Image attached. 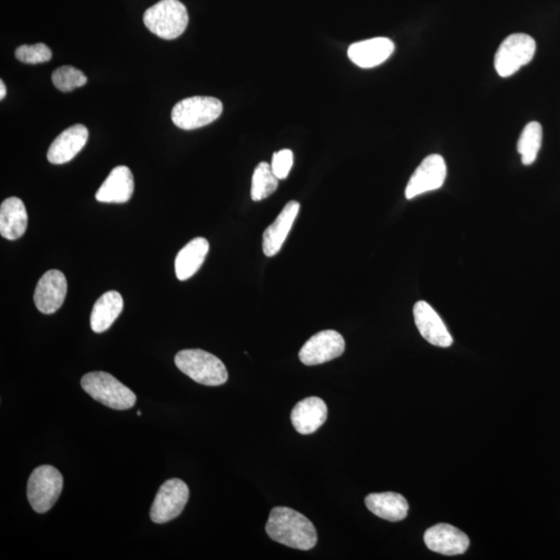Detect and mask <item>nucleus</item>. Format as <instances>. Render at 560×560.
I'll return each instance as SVG.
<instances>
[{"instance_id":"obj_1","label":"nucleus","mask_w":560,"mask_h":560,"mask_svg":"<svg viewBox=\"0 0 560 560\" xmlns=\"http://www.w3.org/2000/svg\"><path fill=\"white\" fill-rule=\"evenodd\" d=\"M266 532L273 541L298 550H311L318 542L314 524L289 507H274L269 515Z\"/></svg>"},{"instance_id":"obj_2","label":"nucleus","mask_w":560,"mask_h":560,"mask_svg":"<svg viewBox=\"0 0 560 560\" xmlns=\"http://www.w3.org/2000/svg\"><path fill=\"white\" fill-rule=\"evenodd\" d=\"M175 364L189 378L206 386H220L228 379V373L223 362L215 355L188 349L176 355Z\"/></svg>"},{"instance_id":"obj_3","label":"nucleus","mask_w":560,"mask_h":560,"mask_svg":"<svg viewBox=\"0 0 560 560\" xmlns=\"http://www.w3.org/2000/svg\"><path fill=\"white\" fill-rule=\"evenodd\" d=\"M83 391L97 401L115 410H127L136 403V395L114 375L91 372L82 379Z\"/></svg>"},{"instance_id":"obj_4","label":"nucleus","mask_w":560,"mask_h":560,"mask_svg":"<svg viewBox=\"0 0 560 560\" xmlns=\"http://www.w3.org/2000/svg\"><path fill=\"white\" fill-rule=\"evenodd\" d=\"M189 16L179 0H161L143 15V23L151 32L164 39H175L186 30Z\"/></svg>"},{"instance_id":"obj_5","label":"nucleus","mask_w":560,"mask_h":560,"mask_svg":"<svg viewBox=\"0 0 560 560\" xmlns=\"http://www.w3.org/2000/svg\"><path fill=\"white\" fill-rule=\"evenodd\" d=\"M223 110L219 99L195 96L177 102L171 111V120L183 130L199 129L213 123Z\"/></svg>"},{"instance_id":"obj_6","label":"nucleus","mask_w":560,"mask_h":560,"mask_svg":"<svg viewBox=\"0 0 560 560\" xmlns=\"http://www.w3.org/2000/svg\"><path fill=\"white\" fill-rule=\"evenodd\" d=\"M64 487L62 473L50 465L32 471L28 483V499L35 512L44 513L56 504Z\"/></svg>"},{"instance_id":"obj_7","label":"nucleus","mask_w":560,"mask_h":560,"mask_svg":"<svg viewBox=\"0 0 560 560\" xmlns=\"http://www.w3.org/2000/svg\"><path fill=\"white\" fill-rule=\"evenodd\" d=\"M535 39L525 34H513L505 38L495 55L494 65L499 76L510 77L530 64L535 56Z\"/></svg>"},{"instance_id":"obj_8","label":"nucleus","mask_w":560,"mask_h":560,"mask_svg":"<svg viewBox=\"0 0 560 560\" xmlns=\"http://www.w3.org/2000/svg\"><path fill=\"white\" fill-rule=\"evenodd\" d=\"M189 499V487L179 478L167 480L158 491L150 516L151 521L164 524L179 517Z\"/></svg>"},{"instance_id":"obj_9","label":"nucleus","mask_w":560,"mask_h":560,"mask_svg":"<svg viewBox=\"0 0 560 560\" xmlns=\"http://www.w3.org/2000/svg\"><path fill=\"white\" fill-rule=\"evenodd\" d=\"M346 342L335 331H323L312 336L299 352V359L306 366H318L332 361L345 352Z\"/></svg>"},{"instance_id":"obj_10","label":"nucleus","mask_w":560,"mask_h":560,"mask_svg":"<svg viewBox=\"0 0 560 560\" xmlns=\"http://www.w3.org/2000/svg\"><path fill=\"white\" fill-rule=\"evenodd\" d=\"M446 175L444 158L437 154L427 156L410 177L405 191L406 199L412 200L420 194L443 187Z\"/></svg>"},{"instance_id":"obj_11","label":"nucleus","mask_w":560,"mask_h":560,"mask_svg":"<svg viewBox=\"0 0 560 560\" xmlns=\"http://www.w3.org/2000/svg\"><path fill=\"white\" fill-rule=\"evenodd\" d=\"M68 283L63 272L49 270L39 280L34 300L39 312L45 314H55L64 305L67 296Z\"/></svg>"},{"instance_id":"obj_12","label":"nucleus","mask_w":560,"mask_h":560,"mask_svg":"<svg viewBox=\"0 0 560 560\" xmlns=\"http://www.w3.org/2000/svg\"><path fill=\"white\" fill-rule=\"evenodd\" d=\"M415 324L423 338L430 344L447 348L452 345V336L435 309L426 301L415 303L413 307Z\"/></svg>"},{"instance_id":"obj_13","label":"nucleus","mask_w":560,"mask_h":560,"mask_svg":"<svg viewBox=\"0 0 560 560\" xmlns=\"http://www.w3.org/2000/svg\"><path fill=\"white\" fill-rule=\"evenodd\" d=\"M425 543L434 552L453 556L463 555L467 551L470 538L456 527L440 523L426 531Z\"/></svg>"},{"instance_id":"obj_14","label":"nucleus","mask_w":560,"mask_h":560,"mask_svg":"<svg viewBox=\"0 0 560 560\" xmlns=\"http://www.w3.org/2000/svg\"><path fill=\"white\" fill-rule=\"evenodd\" d=\"M89 141V130L77 124L59 134L48 150V161L52 164H65L81 151Z\"/></svg>"},{"instance_id":"obj_15","label":"nucleus","mask_w":560,"mask_h":560,"mask_svg":"<svg viewBox=\"0 0 560 560\" xmlns=\"http://www.w3.org/2000/svg\"><path fill=\"white\" fill-rule=\"evenodd\" d=\"M394 51V44L387 38H374L349 47L348 56L360 68L370 69L377 67L390 58Z\"/></svg>"},{"instance_id":"obj_16","label":"nucleus","mask_w":560,"mask_h":560,"mask_svg":"<svg viewBox=\"0 0 560 560\" xmlns=\"http://www.w3.org/2000/svg\"><path fill=\"white\" fill-rule=\"evenodd\" d=\"M300 205L298 202L291 201L278 216V219L263 235V250L267 256H274L280 252L294 221L297 219Z\"/></svg>"},{"instance_id":"obj_17","label":"nucleus","mask_w":560,"mask_h":560,"mask_svg":"<svg viewBox=\"0 0 560 560\" xmlns=\"http://www.w3.org/2000/svg\"><path fill=\"white\" fill-rule=\"evenodd\" d=\"M328 408L324 401L317 397L303 399L296 404L291 413L295 430L302 435L313 434L324 425Z\"/></svg>"},{"instance_id":"obj_18","label":"nucleus","mask_w":560,"mask_h":560,"mask_svg":"<svg viewBox=\"0 0 560 560\" xmlns=\"http://www.w3.org/2000/svg\"><path fill=\"white\" fill-rule=\"evenodd\" d=\"M134 191V177L130 168L116 167L97 191L96 200L100 202L125 203L130 201Z\"/></svg>"},{"instance_id":"obj_19","label":"nucleus","mask_w":560,"mask_h":560,"mask_svg":"<svg viewBox=\"0 0 560 560\" xmlns=\"http://www.w3.org/2000/svg\"><path fill=\"white\" fill-rule=\"evenodd\" d=\"M29 215L24 202L18 197H9L0 207V234L6 240L14 241L25 234Z\"/></svg>"},{"instance_id":"obj_20","label":"nucleus","mask_w":560,"mask_h":560,"mask_svg":"<svg viewBox=\"0 0 560 560\" xmlns=\"http://www.w3.org/2000/svg\"><path fill=\"white\" fill-rule=\"evenodd\" d=\"M365 503L374 515L391 522L401 521L409 510L406 498L394 492L370 494Z\"/></svg>"},{"instance_id":"obj_21","label":"nucleus","mask_w":560,"mask_h":560,"mask_svg":"<svg viewBox=\"0 0 560 560\" xmlns=\"http://www.w3.org/2000/svg\"><path fill=\"white\" fill-rule=\"evenodd\" d=\"M209 242L205 238H194L177 254L175 263L177 279L187 280L199 271L209 253Z\"/></svg>"},{"instance_id":"obj_22","label":"nucleus","mask_w":560,"mask_h":560,"mask_svg":"<svg viewBox=\"0 0 560 560\" xmlns=\"http://www.w3.org/2000/svg\"><path fill=\"white\" fill-rule=\"evenodd\" d=\"M124 300L116 291H109L97 300L90 314L91 331L102 333L114 324L123 312Z\"/></svg>"},{"instance_id":"obj_23","label":"nucleus","mask_w":560,"mask_h":560,"mask_svg":"<svg viewBox=\"0 0 560 560\" xmlns=\"http://www.w3.org/2000/svg\"><path fill=\"white\" fill-rule=\"evenodd\" d=\"M543 140V129L541 124L531 122L527 124L521 136L519 138L517 150L521 155L524 166H531L537 160Z\"/></svg>"},{"instance_id":"obj_24","label":"nucleus","mask_w":560,"mask_h":560,"mask_svg":"<svg viewBox=\"0 0 560 560\" xmlns=\"http://www.w3.org/2000/svg\"><path fill=\"white\" fill-rule=\"evenodd\" d=\"M279 179L273 173L271 166L267 162H261L254 169L252 182V199L261 202L273 194L279 187Z\"/></svg>"},{"instance_id":"obj_25","label":"nucleus","mask_w":560,"mask_h":560,"mask_svg":"<svg viewBox=\"0 0 560 560\" xmlns=\"http://www.w3.org/2000/svg\"><path fill=\"white\" fill-rule=\"evenodd\" d=\"M52 82L57 90L68 93V91L83 87L88 82V77L83 74L82 71L72 65H63L52 73Z\"/></svg>"},{"instance_id":"obj_26","label":"nucleus","mask_w":560,"mask_h":560,"mask_svg":"<svg viewBox=\"0 0 560 560\" xmlns=\"http://www.w3.org/2000/svg\"><path fill=\"white\" fill-rule=\"evenodd\" d=\"M18 61L24 64L47 63L52 58V51L47 45L39 43L35 45H22L15 51Z\"/></svg>"},{"instance_id":"obj_27","label":"nucleus","mask_w":560,"mask_h":560,"mask_svg":"<svg viewBox=\"0 0 560 560\" xmlns=\"http://www.w3.org/2000/svg\"><path fill=\"white\" fill-rule=\"evenodd\" d=\"M294 163V155L291 150L276 151L272 158L271 168L279 180L287 179Z\"/></svg>"},{"instance_id":"obj_28","label":"nucleus","mask_w":560,"mask_h":560,"mask_svg":"<svg viewBox=\"0 0 560 560\" xmlns=\"http://www.w3.org/2000/svg\"><path fill=\"white\" fill-rule=\"evenodd\" d=\"M5 95H6V88H5L4 82L2 81L0 82V99L4 100Z\"/></svg>"}]
</instances>
